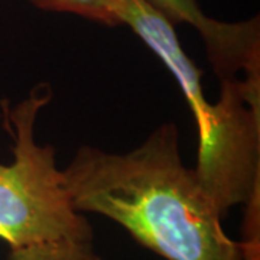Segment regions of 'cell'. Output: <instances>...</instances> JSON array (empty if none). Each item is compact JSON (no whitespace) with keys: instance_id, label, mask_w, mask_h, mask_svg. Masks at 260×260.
<instances>
[{"instance_id":"5b68a950","label":"cell","mask_w":260,"mask_h":260,"mask_svg":"<svg viewBox=\"0 0 260 260\" xmlns=\"http://www.w3.org/2000/svg\"><path fill=\"white\" fill-rule=\"evenodd\" d=\"M34 6L48 12L71 13L109 28L121 26L113 9L112 0H29Z\"/></svg>"},{"instance_id":"ba28073f","label":"cell","mask_w":260,"mask_h":260,"mask_svg":"<svg viewBox=\"0 0 260 260\" xmlns=\"http://www.w3.org/2000/svg\"><path fill=\"white\" fill-rule=\"evenodd\" d=\"M243 205V260H260V189Z\"/></svg>"},{"instance_id":"8992f818","label":"cell","mask_w":260,"mask_h":260,"mask_svg":"<svg viewBox=\"0 0 260 260\" xmlns=\"http://www.w3.org/2000/svg\"><path fill=\"white\" fill-rule=\"evenodd\" d=\"M8 260H102L93 249V242H54L10 249Z\"/></svg>"},{"instance_id":"3957f363","label":"cell","mask_w":260,"mask_h":260,"mask_svg":"<svg viewBox=\"0 0 260 260\" xmlns=\"http://www.w3.org/2000/svg\"><path fill=\"white\" fill-rule=\"evenodd\" d=\"M38 85L15 106L3 102L5 126L13 140L12 160L0 162V239L10 249L54 242H93V227L75 210L56 165L55 148L37 140V120L51 102Z\"/></svg>"},{"instance_id":"277c9868","label":"cell","mask_w":260,"mask_h":260,"mask_svg":"<svg viewBox=\"0 0 260 260\" xmlns=\"http://www.w3.org/2000/svg\"><path fill=\"white\" fill-rule=\"evenodd\" d=\"M203 38L207 58L217 77L221 80L239 78L237 74L260 73L259 16L243 22L214 20Z\"/></svg>"},{"instance_id":"6da1fadb","label":"cell","mask_w":260,"mask_h":260,"mask_svg":"<svg viewBox=\"0 0 260 260\" xmlns=\"http://www.w3.org/2000/svg\"><path fill=\"white\" fill-rule=\"evenodd\" d=\"M62 172L75 210L120 224L164 259L243 260L242 243L224 233L223 217L182 164L174 121L124 153L80 146Z\"/></svg>"},{"instance_id":"7a4b0ae2","label":"cell","mask_w":260,"mask_h":260,"mask_svg":"<svg viewBox=\"0 0 260 260\" xmlns=\"http://www.w3.org/2000/svg\"><path fill=\"white\" fill-rule=\"evenodd\" d=\"M112 5L121 25L159 56L179 84L198 130L195 175L225 217L260 189V73L221 80L218 100L207 102L203 73L184 51L175 25L148 0H112Z\"/></svg>"},{"instance_id":"52a82bcc","label":"cell","mask_w":260,"mask_h":260,"mask_svg":"<svg viewBox=\"0 0 260 260\" xmlns=\"http://www.w3.org/2000/svg\"><path fill=\"white\" fill-rule=\"evenodd\" d=\"M148 2L174 25L188 23L194 26L200 32V35H204L213 25L214 19L205 16L197 0H148Z\"/></svg>"}]
</instances>
